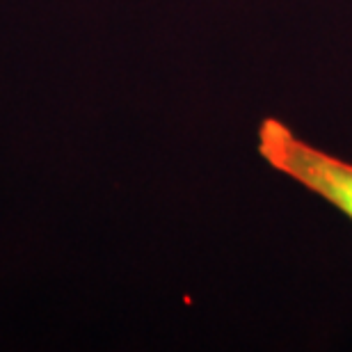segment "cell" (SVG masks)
Here are the masks:
<instances>
[{
	"mask_svg": "<svg viewBox=\"0 0 352 352\" xmlns=\"http://www.w3.org/2000/svg\"><path fill=\"white\" fill-rule=\"evenodd\" d=\"M258 153L272 170L332 204L352 220V165L305 142L279 119L258 126Z\"/></svg>",
	"mask_w": 352,
	"mask_h": 352,
	"instance_id": "obj_1",
	"label": "cell"
}]
</instances>
